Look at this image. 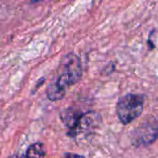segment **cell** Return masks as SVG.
<instances>
[{
	"label": "cell",
	"instance_id": "cell-1",
	"mask_svg": "<svg viewBox=\"0 0 158 158\" xmlns=\"http://www.w3.org/2000/svg\"><path fill=\"white\" fill-rule=\"evenodd\" d=\"M82 73L81 60L78 56L73 53L65 55L60 60L56 81L48 88V98L52 102L63 99L66 94V89L80 80Z\"/></svg>",
	"mask_w": 158,
	"mask_h": 158
},
{
	"label": "cell",
	"instance_id": "cell-2",
	"mask_svg": "<svg viewBox=\"0 0 158 158\" xmlns=\"http://www.w3.org/2000/svg\"><path fill=\"white\" fill-rule=\"evenodd\" d=\"M145 97L142 94L128 93L119 98L116 114L123 125H128L141 115Z\"/></svg>",
	"mask_w": 158,
	"mask_h": 158
},
{
	"label": "cell",
	"instance_id": "cell-3",
	"mask_svg": "<svg viewBox=\"0 0 158 158\" xmlns=\"http://www.w3.org/2000/svg\"><path fill=\"white\" fill-rule=\"evenodd\" d=\"M158 139V118L152 117L140 124L132 133L131 141L135 147H145Z\"/></svg>",
	"mask_w": 158,
	"mask_h": 158
},
{
	"label": "cell",
	"instance_id": "cell-4",
	"mask_svg": "<svg viewBox=\"0 0 158 158\" xmlns=\"http://www.w3.org/2000/svg\"><path fill=\"white\" fill-rule=\"evenodd\" d=\"M102 122V117L98 113L89 112L86 114H81L73 127L68 130V135L70 137H77L84 133H91L96 129Z\"/></svg>",
	"mask_w": 158,
	"mask_h": 158
},
{
	"label": "cell",
	"instance_id": "cell-5",
	"mask_svg": "<svg viewBox=\"0 0 158 158\" xmlns=\"http://www.w3.org/2000/svg\"><path fill=\"white\" fill-rule=\"evenodd\" d=\"M45 149L42 143L36 142L31 145L21 158H44Z\"/></svg>",
	"mask_w": 158,
	"mask_h": 158
},
{
	"label": "cell",
	"instance_id": "cell-6",
	"mask_svg": "<svg viewBox=\"0 0 158 158\" xmlns=\"http://www.w3.org/2000/svg\"><path fill=\"white\" fill-rule=\"evenodd\" d=\"M147 45L150 49H158V28L152 30L147 40Z\"/></svg>",
	"mask_w": 158,
	"mask_h": 158
},
{
	"label": "cell",
	"instance_id": "cell-7",
	"mask_svg": "<svg viewBox=\"0 0 158 158\" xmlns=\"http://www.w3.org/2000/svg\"><path fill=\"white\" fill-rule=\"evenodd\" d=\"M64 158H85L83 155H79V154H75V153H65Z\"/></svg>",
	"mask_w": 158,
	"mask_h": 158
},
{
	"label": "cell",
	"instance_id": "cell-8",
	"mask_svg": "<svg viewBox=\"0 0 158 158\" xmlns=\"http://www.w3.org/2000/svg\"><path fill=\"white\" fill-rule=\"evenodd\" d=\"M41 1H43V0H31V3L32 4H35V3H39Z\"/></svg>",
	"mask_w": 158,
	"mask_h": 158
}]
</instances>
